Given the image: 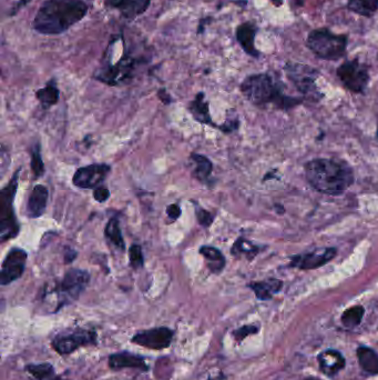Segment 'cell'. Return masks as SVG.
<instances>
[{"label":"cell","mask_w":378,"mask_h":380,"mask_svg":"<svg viewBox=\"0 0 378 380\" xmlns=\"http://www.w3.org/2000/svg\"><path fill=\"white\" fill-rule=\"evenodd\" d=\"M83 0H46L33 19V29L42 35H60L83 21L88 12Z\"/></svg>","instance_id":"6da1fadb"},{"label":"cell","mask_w":378,"mask_h":380,"mask_svg":"<svg viewBox=\"0 0 378 380\" xmlns=\"http://www.w3.org/2000/svg\"><path fill=\"white\" fill-rule=\"evenodd\" d=\"M305 177L315 190L329 196H340L354 183V173L346 162L316 158L306 162Z\"/></svg>","instance_id":"7a4b0ae2"},{"label":"cell","mask_w":378,"mask_h":380,"mask_svg":"<svg viewBox=\"0 0 378 380\" xmlns=\"http://www.w3.org/2000/svg\"><path fill=\"white\" fill-rule=\"evenodd\" d=\"M240 89L244 97L256 106L274 103L280 110H290L304 101L303 98L286 96L283 85L269 74L247 76L241 84Z\"/></svg>","instance_id":"3957f363"},{"label":"cell","mask_w":378,"mask_h":380,"mask_svg":"<svg viewBox=\"0 0 378 380\" xmlns=\"http://www.w3.org/2000/svg\"><path fill=\"white\" fill-rule=\"evenodd\" d=\"M90 283V275L83 269H70L66 273L60 281H56L53 286L47 287L44 298L55 297L56 307L55 313L76 301L85 292Z\"/></svg>","instance_id":"277c9868"},{"label":"cell","mask_w":378,"mask_h":380,"mask_svg":"<svg viewBox=\"0 0 378 380\" xmlns=\"http://www.w3.org/2000/svg\"><path fill=\"white\" fill-rule=\"evenodd\" d=\"M349 46V36L334 34L327 28L312 30L306 39V47L312 53L327 62H336L346 55Z\"/></svg>","instance_id":"5b68a950"},{"label":"cell","mask_w":378,"mask_h":380,"mask_svg":"<svg viewBox=\"0 0 378 380\" xmlns=\"http://www.w3.org/2000/svg\"><path fill=\"white\" fill-rule=\"evenodd\" d=\"M21 169L15 171L6 187L0 192V239L1 242L15 238L19 233V223L14 210V199L17 194Z\"/></svg>","instance_id":"8992f818"},{"label":"cell","mask_w":378,"mask_h":380,"mask_svg":"<svg viewBox=\"0 0 378 380\" xmlns=\"http://www.w3.org/2000/svg\"><path fill=\"white\" fill-rule=\"evenodd\" d=\"M142 58H135L130 53L124 51V56L119 62L111 64L106 62L103 67L97 71L94 78L101 83L109 86H118L126 84L133 78L135 69L142 62Z\"/></svg>","instance_id":"52a82bcc"},{"label":"cell","mask_w":378,"mask_h":380,"mask_svg":"<svg viewBox=\"0 0 378 380\" xmlns=\"http://www.w3.org/2000/svg\"><path fill=\"white\" fill-rule=\"evenodd\" d=\"M284 71L291 83L301 94L315 101L323 98V94L316 86L317 78L321 75L317 69L301 62H288L285 64Z\"/></svg>","instance_id":"ba28073f"},{"label":"cell","mask_w":378,"mask_h":380,"mask_svg":"<svg viewBox=\"0 0 378 380\" xmlns=\"http://www.w3.org/2000/svg\"><path fill=\"white\" fill-rule=\"evenodd\" d=\"M97 344V333L85 328L64 330L57 333L51 342V346L59 355H70L79 348L96 346Z\"/></svg>","instance_id":"9c48e42d"},{"label":"cell","mask_w":378,"mask_h":380,"mask_svg":"<svg viewBox=\"0 0 378 380\" xmlns=\"http://www.w3.org/2000/svg\"><path fill=\"white\" fill-rule=\"evenodd\" d=\"M337 77L346 88L355 94H364L370 84V71L358 60H347L337 68Z\"/></svg>","instance_id":"30bf717a"},{"label":"cell","mask_w":378,"mask_h":380,"mask_svg":"<svg viewBox=\"0 0 378 380\" xmlns=\"http://www.w3.org/2000/svg\"><path fill=\"white\" fill-rule=\"evenodd\" d=\"M336 255V248H317L310 253H299L291 257L290 267L302 270L320 268L322 266L329 264L332 259H334Z\"/></svg>","instance_id":"8fae6325"},{"label":"cell","mask_w":378,"mask_h":380,"mask_svg":"<svg viewBox=\"0 0 378 380\" xmlns=\"http://www.w3.org/2000/svg\"><path fill=\"white\" fill-rule=\"evenodd\" d=\"M174 333L169 327H157L142 330L132 337L131 342L141 347L162 351L170 347Z\"/></svg>","instance_id":"7c38bea8"},{"label":"cell","mask_w":378,"mask_h":380,"mask_svg":"<svg viewBox=\"0 0 378 380\" xmlns=\"http://www.w3.org/2000/svg\"><path fill=\"white\" fill-rule=\"evenodd\" d=\"M27 259L28 253L21 248H12L8 251L1 266L0 283L3 286L14 283L23 276L26 269Z\"/></svg>","instance_id":"4fadbf2b"},{"label":"cell","mask_w":378,"mask_h":380,"mask_svg":"<svg viewBox=\"0 0 378 380\" xmlns=\"http://www.w3.org/2000/svg\"><path fill=\"white\" fill-rule=\"evenodd\" d=\"M111 167L107 164H91L77 169L72 177L75 186L81 189H94L101 186Z\"/></svg>","instance_id":"5bb4252c"},{"label":"cell","mask_w":378,"mask_h":380,"mask_svg":"<svg viewBox=\"0 0 378 380\" xmlns=\"http://www.w3.org/2000/svg\"><path fill=\"white\" fill-rule=\"evenodd\" d=\"M106 6L116 9L126 19H135L149 8L151 0H106Z\"/></svg>","instance_id":"9a60e30c"},{"label":"cell","mask_w":378,"mask_h":380,"mask_svg":"<svg viewBox=\"0 0 378 380\" xmlns=\"http://www.w3.org/2000/svg\"><path fill=\"white\" fill-rule=\"evenodd\" d=\"M258 31V26L252 21H245L243 24L239 25L237 31H235L237 40L241 45V47L253 58L261 57V53L258 48L255 47V37H256Z\"/></svg>","instance_id":"2e32d148"},{"label":"cell","mask_w":378,"mask_h":380,"mask_svg":"<svg viewBox=\"0 0 378 380\" xmlns=\"http://www.w3.org/2000/svg\"><path fill=\"white\" fill-rule=\"evenodd\" d=\"M109 367L112 370H121L124 368H135L148 372V367L144 357L137 354H132L130 351H121L116 354L110 355L109 357Z\"/></svg>","instance_id":"e0dca14e"},{"label":"cell","mask_w":378,"mask_h":380,"mask_svg":"<svg viewBox=\"0 0 378 380\" xmlns=\"http://www.w3.org/2000/svg\"><path fill=\"white\" fill-rule=\"evenodd\" d=\"M49 192L44 185H36L27 203V215L29 218H39L47 208Z\"/></svg>","instance_id":"ac0fdd59"},{"label":"cell","mask_w":378,"mask_h":380,"mask_svg":"<svg viewBox=\"0 0 378 380\" xmlns=\"http://www.w3.org/2000/svg\"><path fill=\"white\" fill-rule=\"evenodd\" d=\"M317 362L323 374L333 377L345 367V358L340 351L335 349H326L317 356Z\"/></svg>","instance_id":"d6986e66"},{"label":"cell","mask_w":378,"mask_h":380,"mask_svg":"<svg viewBox=\"0 0 378 380\" xmlns=\"http://www.w3.org/2000/svg\"><path fill=\"white\" fill-rule=\"evenodd\" d=\"M249 288L254 292L255 296L260 301H270L273 296L279 294L283 288V281L276 278L256 281L249 285Z\"/></svg>","instance_id":"ffe728a7"},{"label":"cell","mask_w":378,"mask_h":380,"mask_svg":"<svg viewBox=\"0 0 378 380\" xmlns=\"http://www.w3.org/2000/svg\"><path fill=\"white\" fill-rule=\"evenodd\" d=\"M188 108L191 115L193 116L194 121H197L200 124L215 126L210 115L208 103L206 101L204 92H199L194 98V101H191Z\"/></svg>","instance_id":"44dd1931"},{"label":"cell","mask_w":378,"mask_h":380,"mask_svg":"<svg viewBox=\"0 0 378 380\" xmlns=\"http://www.w3.org/2000/svg\"><path fill=\"white\" fill-rule=\"evenodd\" d=\"M200 255L206 260V266L213 274H220L226 267V257L217 248L202 246L200 248Z\"/></svg>","instance_id":"7402d4cb"},{"label":"cell","mask_w":378,"mask_h":380,"mask_svg":"<svg viewBox=\"0 0 378 380\" xmlns=\"http://www.w3.org/2000/svg\"><path fill=\"white\" fill-rule=\"evenodd\" d=\"M358 363L364 372L370 375H378V354L372 348L360 346L357 348Z\"/></svg>","instance_id":"603a6c76"},{"label":"cell","mask_w":378,"mask_h":380,"mask_svg":"<svg viewBox=\"0 0 378 380\" xmlns=\"http://www.w3.org/2000/svg\"><path fill=\"white\" fill-rule=\"evenodd\" d=\"M190 160L194 166V177L202 183H206L213 170V164L211 160H208V157L200 155V153H192Z\"/></svg>","instance_id":"cb8c5ba5"},{"label":"cell","mask_w":378,"mask_h":380,"mask_svg":"<svg viewBox=\"0 0 378 380\" xmlns=\"http://www.w3.org/2000/svg\"><path fill=\"white\" fill-rule=\"evenodd\" d=\"M26 372L33 380H65L57 375L56 369L51 364H33L26 367Z\"/></svg>","instance_id":"d4e9b609"},{"label":"cell","mask_w":378,"mask_h":380,"mask_svg":"<svg viewBox=\"0 0 378 380\" xmlns=\"http://www.w3.org/2000/svg\"><path fill=\"white\" fill-rule=\"evenodd\" d=\"M347 8L356 15L373 17L378 10V0H349Z\"/></svg>","instance_id":"484cf974"},{"label":"cell","mask_w":378,"mask_h":380,"mask_svg":"<svg viewBox=\"0 0 378 380\" xmlns=\"http://www.w3.org/2000/svg\"><path fill=\"white\" fill-rule=\"evenodd\" d=\"M260 251H261V248L254 245L253 242L243 237L237 239L234 245L231 248V253L233 256L245 257L247 260L254 259Z\"/></svg>","instance_id":"4316f807"},{"label":"cell","mask_w":378,"mask_h":380,"mask_svg":"<svg viewBox=\"0 0 378 380\" xmlns=\"http://www.w3.org/2000/svg\"><path fill=\"white\" fill-rule=\"evenodd\" d=\"M59 96H60V92H59L58 87L56 85V80L55 79L50 80L44 88L39 89V90L36 92V98L46 108L56 105L59 101Z\"/></svg>","instance_id":"83f0119b"},{"label":"cell","mask_w":378,"mask_h":380,"mask_svg":"<svg viewBox=\"0 0 378 380\" xmlns=\"http://www.w3.org/2000/svg\"><path fill=\"white\" fill-rule=\"evenodd\" d=\"M105 236L119 251H124L126 244H124V239L122 237V233H121L120 224H119L118 217H113L108 221L106 229H105Z\"/></svg>","instance_id":"f1b7e54d"},{"label":"cell","mask_w":378,"mask_h":380,"mask_svg":"<svg viewBox=\"0 0 378 380\" xmlns=\"http://www.w3.org/2000/svg\"><path fill=\"white\" fill-rule=\"evenodd\" d=\"M364 314H365V309L363 306L351 307L344 312L343 315L340 317V320L345 327H357L358 325H361Z\"/></svg>","instance_id":"f546056e"},{"label":"cell","mask_w":378,"mask_h":380,"mask_svg":"<svg viewBox=\"0 0 378 380\" xmlns=\"http://www.w3.org/2000/svg\"><path fill=\"white\" fill-rule=\"evenodd\" d=\"M30 166H31V170H33L36 179L42 177L44 173V165L39 144L33 146V153H31V165Z\"/></svg>","instance_id":"4dcf8cb0"},{"label":"cell","mask_w":378,"mask_h":380,"mask_svg":"<svg viewBox=\"0 0 378 380\" xmlns=\"http://www.w3.org/2000/svg\"><path fill=\"white\" fill-rule=\"evenodd\" d=\"M194 212L197 216L198 223L203 227L208 228L213 223L214 217L211 212L199 206V203H194Z\"/></svg>","instance_id":"1f68e13d"},{"label":"cell","mask_w":378,"mask_h":380,"mask_svg":"<svg viewBox=\"0 0 378 380\" xmlns=\"http://www.w3.org/2000/svg\"><path fill=\"white\" fill-rule=\"evenodd\" d=\"M130 266L133 269H139L144 267V258L142 249L139 245H132L129 249Z\"/></svg>","instance_id":"d6a6232c"},{"label":"cell","mask_w":378,"mask_h":380,"mask_svg":"<svg viewBox=\"0 0 378 380\" xmlns=\"http://www.w3.org/2000/svg\"><path fill=\"white\" fill-rule=\"evenodd\" d=\"M258 331V326H254V325H247V326H243V327L235 330L234 333H233V336H234V338L237 339L238 342H241V340H243L245 337L249 336V335H253V333H256Z\"/></svg>","instance_id":"836d02e7"},{"label":"cell","mask_w":378,"mask_h":380,"mask_svg":"<svg viewBox=\"0 0 378 380\" xmlns=\"http://www.w3.org/2000/svg\"><path fill=\"white\" fill-rule=\"evenodd\" d=\"M239 124L240 123H239L238 116L235 115L234 117L228 116L226 123L222 126L219 127V128L222 130L223 133L229 134L238 129Z\"/></svg>","instance_id":"e575fe53"},{"label":"cell","mask_w":378,"mask_h":380,"mask_svg":"<svg viewBox=\"0 0 378 380\" xmlns=\"http://www.w3.org/2000/svg\"><path fill=\"white\" fill-rule=\"evenodd\" d=\"M94 198L98 203H105L110 198V190L105 186L97 187L94 190Z\"/></svg>","instance_id":"d590c367"},{"label":"cell","mask_w":378,"mask_h":380,"mask_svg":"<svg viewBox=\"0 0 378 380\" xmlns=\"http://www.w3.org/2000/svg\"><path fill=\"white\" fill-rule=\"evenodd\" d=\"M167 216L171 219V221L176 220L181 216V207L176 203H172L170 206H167Z\"/></svg>","instance_id":"8d00e7d4"},{"label":"cell","mask_w":378,"mask_h":380,"mask_svg":"<svg viewBox=\"0 0 378 380\" xmlns=\"http://www.w3.org/2000/svg\"><path fill=\"white\" fill-rule=\"evenodd\" d=\"M158 97L160 98V101L165 103V105H169V103H172V98H171L170 94L165 89H160L159 90Z\"/></svg>","instance_id":"74e56055"},{"label":"cell","mask_w":378,"mask_h":380,"mask_svg":"<svg viewBox=\"0 0 378 380\" xmlns=\"http://www.w3.org/2000/svg\"><path fill=\"white\" fill-rule=\"evenodd\" d=\"M31 0H19L17 3H16L15 6L12 7V12L9 15L10 16H15L19 10H21L23 7L26 6L28 3H30Z\"/></svg>","instance_id":"f35d334b"},{"label":"cell","mask_w":378,"mask_h":380,"mask_svg":"<svg viewBox=\"0 0 378 380\" xmlns=\"http://www.w3.org/2000/svg\"><path fill=\"white\" fill-rule=\"evenodd\" d=\"M210 21H211V18L210 17L202 18V19L200 21L199 27H198V30H197L198 35H200V34L204 33V30H206V24H208V23H210Z\"/></svg>","instance_id":"ab89813d"},{"label":"cell","mask_w":378,"mask_h":380,"mask_svg":"<svg viewBox=\"0 0 378 380\" xmlns=\"http://www.w3.org/2000/svg\"><path fill=\"white\" fill-rule=\"evenodd\" d=\"M283 208H284V207L280 206V205H275L276 212H279V214L280 212H281V214H284L285 210H283Z\"/></svg>","instance_id":"60d3db41"},{"label":"cell","mask_w":378,"mask_h":380,"mask_svg":"<svg viewBox=\"0 0 378 380\" xmlns=\"http://www.w3.org/2000/svg\"><path fill=\"white\" fill-rule=\"evenodd\" d=\"M276 7L282 6V3H283V0H271Z\"/></svg>","instance_id":"b9f144b4"},{"label":"cell","mask_w":378,"mask_h":380,"mask_svg":"<svg viewBox=\"0 0 378 380\" xmlns=\"http://www.w3.org/2000/svg\"><path fill=\"white\" fill-rule=\"evenodd\" d=\"M296 3H297L299 7H303L304 6V0H296Z\"/></svg>","instance_id":"7bdbcfd3"},{"label":"cell","mask_w":378,"mask_h":380,"mask_svg":"<svg viewBox=\"0 0 378 380\" xmlns=\"http://www.w3.org/2000/svg\"><path fill=\"white\" fill-rule=\"evenodd\" d=\"M303 380H322L321 379V378H317V377H308V378H305V379Z\"/></svg>","instance_id":"ee69618b"}]
</instances>
